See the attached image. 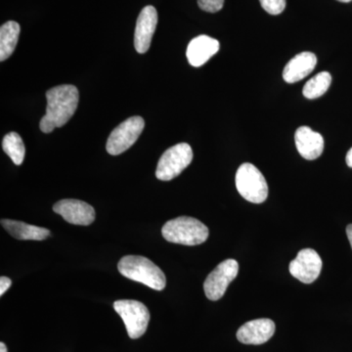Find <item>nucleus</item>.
Returning <instances> with one entry per match:
<instances>
[{"label": "nucleus", "instance_id": "f257e3e1", "mask_svg": "<svg viewBox=\"0 0 352 352\" xmlns=\"http://www.w3.org/2000/svg\"><path fill=\"white\" fill-rule=\"evenodd\" d=\"M78 99L80 94L75 85H58L48 90L46 92V113L39 124L41 131L50 133L57 127L66 124L76 113Z\"/></svg>", "mask_w": 352, "mask_h": 352}, {"label": "nucleus", "instance_id": "f03ea898", "mask_svg": "<svg viewBox=\"0 0 352 352\" xmlns=\"http://www.w3.org/2000/svg\"><path fill=\"white\" fill-rule=\"evenodd\" d=\"M118 270L122 276L142 283L155 291H162L166 285L163 271L144 256H126L120 259Z\"/></svg>", "mask_w": 352, "mask_h": 352}, {"label": "nucleus", "instance_id": "7ed1b4c3", "mask_svg": "<svg viewBox=\"0 0 352 352\" xmlns=\"http://www.w3.org/2000/svg\"><path fill=\"white\" fill-rule=\"evenodd\" d=\"M163 237L170 243L185 245L203 244L208 238V228L194 217H180L171 219L162 229Z\"/></svg>", "mask_w": 352, "mask_h": 352}, {"label": "nucleus", "instance_id": "20e7f679", "mask_svg": "<svg viewBox=\"0 0 352 352\" xmlns=\"http://www.w3.org/2000/svg\"><path fill=\"white\" fill-rule=\"evenodd\" d=\"M236 187L240 195L251 203L261 204L267 199V182L254 164L245 163L238 168Z\"/></svg>", "mask_w": 352, "mask_h": 352}, {"label": "nucleus", "instance_id": "39448f33", "mask_svg": "<svg viewBox=\"0 0 352 352\" xmlns=\"http://www.w3.org/2000/svg\"><path fill=\"white\" fill-rule=\"evenodd\" d=\"M193 161V150L187 143L168 148L157 163V179L170 182L180 175Z\"/></svg>", "mask_w": 352, "mask_h": 352}, {"label": "nucleus", "instance_id": "423d86ee", "mask_svg": "<svg viewBox=\"0 0 352 352\" xmlns=\"http://www.w3.org/2000/svg\"><path fill=\"white\" fill-rule=\"evenodd\" d=\"M113 308L122 317L131 339L144 335L150 321V312L145 305L138 300H120L113 302Z\"/></svg>", "mask_w": 352, "mask_h": 352}, {"label": "nucleus", "instance_id": "0eeeda50", "mask_svg": "<svg viewBox=\"0 0 352 352\" xmlns=\"http://www.w3.org/2000/svg\"><path fill=\"white\" fill-rule=\"evenodd\" d=\"M144 126V120L139 116L129 118L122 122L109 136L106 145L109 154L118 156L129 150L138 141Z\"/></svg>", "mask_w": 352, "mask_h": 352}, {"label": "nucleus", "instance_id": "6e6552de", "mask_svg": "<svg viewBox=\"0 0 352 352\" xmlns=\"http://www.w3.org/2000/svg\"><path fill=\"white\" fill-rule=\"evenodd\" d=\"M238 272H239V263L235 259H226L219 263L208 274L204 283V289L208 300H220L226 294L231 282L237 277Z\"/></svg>", "mask_w": 352, "mask_h": 352}, {"label": "nucleus", "instance_id": "1a4fd4ad", "mask_svg": "<svg viewBox=\"0 0 352 352\" xmlns=\"http://www.w3.org/2000/svg\"><path fill=\"white\" fill-rule=\"evenodd\" d=\"M321 270L320 256L312 249H303L298 252V256L289 266L292 276L305 284L314 283L320 275Z\"/></svg>", "mask_w": 352, "mask_h": 352}, {"label": "nucleus", "instance_id": "9d476101", "mask_svg": "<svg viewBox=\"0 0 352 352\" xmlns=\"http://www.w3.org/2000/svg\"><path fill=\"white\" fill-rule=\"evenodd\" d=\"M53 210L61 215L67 222L75 226H90L95 220L94 207L85 201L75 199L57 201L53 207Z\"/></svg>", "mask_w": 352, "mask_h": 352}, {"label": "nucleus", "instance_id": "9b49d317", "mask_svg": "<svg viewBox=\"0 0 352 352\" xmlns=\"http://www.w3.org/2000/svg\"><path fill=\"white\" fill-rule=\"evenodd\" d=\"M157 24V13L156 8L151 6L142 9L134 32V46L140 54H144L151 46L153 36L156 31Z\"/></svg>", "mask_w": 352, "mask_h": 352}, {"label": "nucleus", "instance_id": "f8f14e48", "mask_svg": "<svg viewBox=\"0 0 352 352\" xmlns=\"http://www.w3.org/2000/svg\"><path fill=\"white\" fill-rule=\"evenodd\" d=\"M275 333V323L271 319H256L245 323L237 332V339L245 344H263Z\"/></svg>", "mask_w": 352, "mask_h": 352}, {"label": "nucleus", "instance_id": "ddd939ff", "mask_svg": "<svg viewBox=\"0 0 352 352\" xmlns=\"http://www.w3.org/2000/svg\"><path fill=\"white\" fill-rule=\"evenodd\" d=\"M296 149L308 161L318 159L324 151V138L310 127L300 126L295 134Z\"/></svg>", "mask_w": 352, "mask_h": 352}, {"label": "nucleus", "instance_id": "4468645a", "mask_svg": "<svg viewBox=\"0 0 352 352\" xmlns=\"http://www.w3.org/2000/svg\"><path fill=\"white\" fill-rule=\"evenodd\" d=\"M219 50V41L208 36H199L190 41L186 56L191 66L201 67L207 63Z\"/></svg>", "mask_w": 352, "mask_h": 352}, {"label": "nucleus", "instance_id": "2eb2a0df", "mask_svg": "<svg viewBox=\"0 0 352 352\" xmlns=\"http://www.w3.org/2000/svg\"><path fill=\"white\" fill-rule=\"evenodd\" d=\"M317 65L316 55L311 52H302L289 60L283 71L285 82L295 83L307 78Z\"/></svg>", "mask_w": 352, "mask_h": 352}, {"label": "nucleus", "instance_id": "dca6fc26", "mask_svg": "<svg viewBox=\"0 0 352 352\" xmlns=\"http://www.w3.org/2000/svg\"><path fill=\"white\" fill-rule=\"evenodd\" d=\"M1 226L12 237L18 240L43 241L50 237V231L44 227L31 226L23 221L2 219Z\"/></svg>", "mask_w": 352, "mask_h": 352}, {"label": "nucleus", "instance_id": "f3484780", "mask_svg": "<svg viewBox=\"0 0 352 352\" xmlns=\"http://www.w3.org/2000/svg\"><path fill=\"white\" fill-rule=\"evenodd\" d=\"M21 28L17 22L9 21L0 28V61L8 59L13 54L18 41Z\"/></svg>", "mask_w": 352, "mask_h": 352}, {"label": "nucleus", "instance_id": "a211bd4d", "mask_svg": "<svg viewBox=\"0 0 352 352\" xmlns=\"http://www.w3.org/2000/svg\"><path fill=\"white\" fill-rule=\"evenodd\" d=\"M331 82H332L331 74L328 72H321L305 83L302 94L305 98L310 99V100L319 98L327 92Z\"/></svg>", "mask_w": 352, "mask_h": 352}, {"label": "nucleus", "instance_id": "6ab92c4d", "mask_svg": "<svg viewBox=\"0 0 352 352\" xmlns=\"http://www.w3.org/2000/svg\"><path fill=\"white\" fill-rule=\"evenodd\" d=\"M2 148L16 166H21L23 164L25 159V148L22 138L17 132H9L4 136Z\"/></svg>", "mask_w": 352, "mask_h": 352}, {"label": "nucleus", "instance_id": "aec40b11", "mask_svg": "<svg viewBox=\"0 0 352 352\" xmlns=\"http://www.w3.org/2000/svg\"><path fill=\"white\" fill-rule=\"evenodd\" d=\"M261 7L270 15H279L286 8V0H259Z\"/></svg>", "mask_w": 352, "mask_h": 352}, {"label": "nucleus", "instance_id": "412c9836", "mask_svg": "<svg viewBox=\"0 0 352 352\" xmlns=\"http://www.w3.org/2000/svg\"><path fill=\"white\" fill-rule=\"evenodd\" d=\"M201 10L208 13H217L223 8L224 0H198Z\"/></svg>", "mask_w": 352, "mask_h": 352}, {"label": "nucleus", "instance_id": "4be33fe9", "mask_svg": "<svg viewBox=\"0 0 352 352\" xmlns=\"http://www.w3.org/2000/svg\"><path fill=\"white\" fill-rule=\"evenodd\" d=\"M11 285H12V281L10 278L1 276L0 278V296H3L7 289L10 288Z\"/></svg>", "mask_w": 352, "mask_h": 352}, {"label": "nucleus", "instance_id": "5701e85b", "mask_svg": "<svg viewBox=\"0 0 352 352\" xmlns=\"http://www.w3.org/2000/svg\"><path fill=\"white\" fill-rule=\"evenodd\" d=\"M346 235L352 248V224H349V226L346 227Z\"/></svg>", "mask_w": 352, "mask_h": 352}, {"label": "nucleus", "instance_id": "b1692460", "mask_svg": "<svg viewBox=\"0 0 352 352\" xmlns=\"http://www.w3.org/2000/svg\"><path fill=\"white\" fill-rule=\"evenodd\" d=\"M346 161L347 166H349V168H352V148L349 150V153H347Z\"/></svg>", "mask_w": 352, "mask_h": 352}, {"label": "nucleus", "instance_id": "393cba45", "mask_svg": "<svg viewBox=\"0 0 352 352\" xmlns=\"http://www.w3.org/2000/svg\"><path fill=\"white\" fill-rule=\"evenodd\" d=\"M0 352H8V351H7L6 344H4V342H0Z\"/></svg>", "mask_w": 352, "mask_h": 352}, {"label": "nucleus", "instance_id": "a878e982", "mask_svg": "<svg viewBox=\"0 0 352 352\" xmlns=\"http://www.w3.org/2000/svg\"><path fill=\"white\" fill-rule=\"evenodd\" d=\"M340 2H344V3H347V2H351L352 0H338Z\"/></svg>", "mask_w": 352, "mask_h": 352}]
</instances>
